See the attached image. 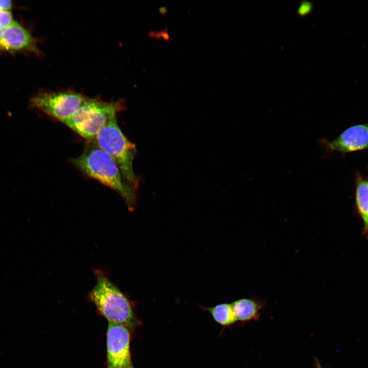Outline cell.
Returning <instances> with one entry per match:
<instances>
[{
  "mask_svg": "<svg viewBox=\"0 0 368 368\" xmlns=\"http://www.w3.org/2000/svg\"><path fill=\"white\" fill-rule=\"evenodd\" d=\"M3 30H4V28L0 27V38H1V36L2 35Z\"/></svg>",
  "mask_w": 368,
  "mask_h": 368,
  "instance_id": "e0dca14e",
  "label": "cell"
},
{
  "mask_svg": "<svg viewBox=\"0 0 368 368\" xmlns=\"http://www.w3.org/2000/svg\"><path fill=\"white\" fill-rule=\"evenodd\" d=\"M12 6V1L10 0H0V10L9 11Z\"/></svg>",
  "mask_w": 368,
  "mask_h": 368,
  "instance_id": "4fadbf2b",
  "label": "cell"
},
{
  "mask_svg": "<svg viewBox=\"0 0 368 368\" xmlns=\"http://www.w3.org/2000/svg\"><path fill=\"white\" fill-rule=\"evenodd\" d=\"M120 101L105 102L87 98L83 104L62 123L85 139L94 143L101 129L123 108Z\"/></svg>",
  "mask_w": 368,
  "mask_h": 368,
  "instance_id": "277c9868",
  "label": "cell"
},
{
  "mask_svg": "<svg viewBox=\"0 0 368 368\" xmlns=\"http://www.w3.org/2000/svg\"><path fill=\"white\" fill-rule=\"evenodd\" d=\"M0 50L26 51L40 54L36 39L27 29L15 21L4 29L0 38Z\"/></svg>",
  "mask_w": 368,
  "mask_h": 368,
  "instance_id": "ba28073f",
  "label": "cell"
},
{
  "mask_svg": "<svg viewBox=\"0 0 368 368\" xmlns=\"http://www.w3.org/2000/svg\"><path fill=\"white\" fill-rule=\"evenodd\" d=\"M316 364H317L316 368H322L321 366H320V365L319 364V363H317Z\"/></svg>",
  "mask_w": 368,
  "mask_h": 368,
  "instance_id": "ac0fdd59",
  "label": "cell"
},
{
  "mask_svg": "<svg viewBox=\"0 0 368 368\" xmlns=\"http://www.w3.org/2000/svg\"><path fill=\"white\" fill-rule=\"evenodd\" d=\"M214 320L222 326L230 325L237 320L235 315L232 304H220L208 308Z\"/></svg>",
  "mask_w": 368,
  "mask_h": 368,
  "instance_id": "8fae6325",
  "label": "cell"
},
{
  "mask_svg": "<svg viewBox=\"0 0 368 368\" xmlns=\"http://www.w3.org/2000/svg\"><path fill=\"white\" fill-rule=\"evenodd\" d=\"M327 152H338L342 154L368 150V123L351 126L332 141L319 140Z\"/></svg>",
  "mask_w": 368,
  "mask_h": 368,
  "instance_id": "52a82bcc",
  "label": "cell"
},
{
  "mask_svg": "<svg viewBox=\"0 0 368 368\" xmlns=\"http://www.w3.org/2000/svg\"><path fill=\"white\" fill-rule=\"evenodd\" d=\"M12 16L10 11L0 10V27L5 28L12 21Z\"/></svg>",
  "mask_w": 368,
  "mask_h": 368,
  "instance_id": "7c38bea8",
  "label": "cell"
},
{
  "mask_svg": "<svg viewBox=\"0 0 368 368\" xmlns=\"http://www.w3.org/2000/svg\"><path fill=\"white\" fill-rule=\"evenodd\" d=\"M87 98L74 90L42 91L30 101V106L63 123L73 115Z\"/></svg>",
  "mask_w": 368,
  "mask_h": 368,
  "instance_id": "5b68a950",
  "label": "cell"
},
{
  "mask_svg": "<svg viewBox=\"0 0 368 368\" xmlns=\"http://www.w3.org/2000/svg\"><path fill=\"white\" fill-rule=\"evenodd\" d=\"M94 143L115 162L124 178L136 189L139 179L133 168L136 152L135 145L122 132L117 117L110 120L101 129Z\"/></svg>",
  "mask_w": 368,
  "mask_h": 368,
  "instance_id": "3957f363",
  "label": "cell"
},
{
  "mask_svg": "<svg viewBox=\"0 0 368 368\" xmlns=\"http://www.w3.org/2000/svg\"><path fill=\"white\" fill-rule=\"evenodd\" d=\"M355 201L358 213L368 231V177L357 174L356 177Z\"/></svg>",
  "mask_w": 368,
  "mask_h": 368,
  "instance_id": "9c48e42d",
  "label": "cell"
},
{
  "mask_svg": "<svg viewBox=\"0 0 368 368\" xmlns=\"http://www.w3.org/2000/svg\"><path fill=\"white\" fill-rule=\"evenodd\" d=\"M237 320L247 321L257 318L262 307L261 303L251 298H242L232 304Z\"/></svg>",
  "mask_w": 368,
  "mask_h": 368,
  "instance_id": "30bf717a",
  "label": "cell"
},
{
  "mask_svg": "<svg viewBox=\"0 0 368 368\" xmlns=\"http://www.w3.org/2000/svg\"><path fill=\"white\" fill-rule=\"evenodd\" d=\"M97 283L88 293L90 301L99 314L108 323L123 325L130 331L138 324L133 303L116 286L108 275L100 269L94 270Z\"/></svg>",
  "mask_w": 368,
  "mask_h": 368,
  "instance_id": "7a4b0ae2",
  "label": "cell"
},
{
  "mask_svg": "<svg viewBox=\"0 0 368 368\" xmlns=\"http://www.w3.org/2000/svg\"><path fill=\"white\" fill-rule=\"evenodd\" d=\"M72 162L85 175L118 192L130 211L135 209L136 189L124 178L115 162L95 144L87 142L82 154Z\"/></svg>",
  "mask_w": 368,
  "mask_h": 368,
  "instance_id": "6da1fadb",
  "label": "cell"
},
{
  "mask_svg": "<svg viewBox=\"0 0 368 368\" xmlns=\"http://www.w3.org/2000/svg\"><path fill=\"white\" fill-rule=\"evenodd\" d=\"M149 34L151 38L159 39L161 37L160 31H151Z\"/></svg>",
  "mask_w": 368,
  "mask_h": 368,
  "instance_id": "5bb4252c",
  "label": "cell"
},
{
  "mask_svg": "<svg viewBox=\"0 0 368 368\" xmlns=\"http://www.w3.org/2000/svg\"><path fill=\"white\" fill-rule=\"evenodd\" d=\"M130 330L108 323L106 333V368H134L130 351Z\"/></svg>",
  "mask_w": 368,
  "mask_h": 368,
  "instance_id": "8992f818",
  "label": "cell"
},
{
  "mask_svg": "<svg viewBox=\"0 0 368 368\" xmlns=\"http://www.w3.org/2000/svg\"><path fill=\"white\" fill-rule=\"evenodd\" d=\"M160 33L161 37H162L163 39H164L166 40H169L170 36H169V34L168 33L167 29H166L164 30L160 31Z\"/></svg>",
  "mask_w": 368,
  "mask_h": 368,
  "instance_id": "9a60e30c",
  "label": "cell"
},
{
  "mask_svg": "<svg viewBox=\"0 0 368 368\" xmlns=\"http://www.w3.org/2000/svg\"><path fill=\"white\" fill-rule=\"evenodd\" d=\"M167 12V9L165 7H160L159 9V13L162 15H165Z\"/></svg>",
  "mask_w": 368,
  "mask_h": 368,
  "instance_id": "2e32d148",
  "label": "cell"
}]
</instances>
